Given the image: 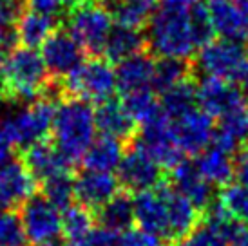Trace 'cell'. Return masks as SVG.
<instances>
[{
    "label": "cell",
    "instance_id": "7c38bea8",
    "mask_svg": "<svg viewBox=\"0 0 248 246\" xmlns=\"http://www.w3.org/2000/svg\"><path fill=\"white\" fill-rule=\"evenodd\" d=\"M196 100H198V107L212 118L225 116L230 110L245 105L239 87H235L228 80L212 78V76H205L201 82H198Z\"/></svg>",
    "mask_w": 248,
    "mask_h": 246
},
{
    "label": "cell",
    "instance_id": "f35d334b",
    "mask_svg": "<svg viewBox=\"0 0 248 246\" xmlns=\"http://www.w3.org/2000/svg\"><path fill=\"white\" fill-rule=\"evenodd\" d=\"M73 246H120V235L118 232H112L105 226H93L85 237L80 243Z\"/></svg>",
    "mask_w": 248,
    "mask_h": 246
},
{
    "label": "cell",
    "instance_id": "b9f144b4",
    "mask_svg": "<svg viewBox=\"0 0 248 246\" xmlns=\"http://www.w3.org/2000/svg\"><path fill=\"white\" fill-rule=\"evenodd\" d=\"M230 246H248V228L243 226L241 230L235 233V237L232 239Z\"/></svg>",
    "mask_w": 248,
    "mask_h": 246
},
{
    "label": "cell",
    "instance_id": "cb8c5ba5",
    "mask_svg": "<svg viewBox=\"0 0 248 246\" xmlns=\"http://www.w3.org/2000/svg\"><path fill=\"white\" fill-rule=\"evenodd\" d=\"M15 31H16V40L20 46L31 49L42 47V44L56 31L55 16L26 7L15 24Z\"/></svg>",
    "mask_w": 248,
    "mask_h": 246
},
{
    "label": "cell",
    "instance_id": "836d02e7",
    "mask_svg": "<svg viewBox=\"0 0 248 246\" xmlns=\"http://www.w3.org/2000/svg\"><path fill=\"white\" fill-rule=\"evenodd\" d=\"M217 201L234 221L248 226V186L241 183L225 184L217 196Z\"/></svg>",
    "mask_w": 248,
    "mask_h": 246
},
{
    "label": "cell",
    "instance_id": "3957f363",
    "mask_svg": "<svg viewBox=\"0 0 248 246\" xmlns=\"http://www.w3.org/2000/svg\"><path fill=\"white\" fill-rule=\"evenodd\" d=\"M94 132L96 120L93 103L75 96H63L58 102L53 122V143L75 163L89 149Z\"/></svg>",
    "mask_w": 248,
    "mask_h": 246
},
{
    "label": "cell",
    "instance_id": "d4e9b609",
    "mask_svg": "<svg viewBox=\"0 0 248 246\" xmlns=\"http://www.w3.org/2000/svg\"><path fill=\"white\" fill-rule=\"evenodd\" d=\"M198 170L210 184L225 186L234 178V159L232 154L219 149L217 145H208L194 159Z\"/></svg>",
    "mask_w": 248,
    "mask_h": 246
},
{
    "label": "cell",
    "instance_id": "d6986e66",
    "mask_svg": "<svg viewBox=\"0 0 248 246\" xmlns=\"http://www.w3.org/2000/svg\"><path fill=\"white\" fill-rule=\"evenodd\" d=\"M170 172V183L174 188L190 199L200 212H205L214 201V190L212 184L200 174L196 163L183 159Z\"/></svg>",
    "mask_w": 248,
    "mask_h": 246
},
{
    "label": "cell",
    "instance_id": "7402d4cb",
    "mask_svg": "<svg viewBox=\"0 0 248 246\" xmlns=\"http://www.w3.org/2000/svg\"><path fill=\"white\" fill-rule=\"evenodd\" d=\"M212 22L214 33L221 38L245 42L248 36V28L235 0H207L205 2Z\"/></svg>",
    "mask_w": 248,
    "mask_h": 246
},
{
    "label": "cell",
    "instance_id": "ab89813d",
    "mask_svg": "<svg viewBox=\"0 0 248 246\" xmlns=\"http://www.w3.org/2000/svg\"><path fill=\"white\" fill-rule=\"evenodd\" d=\"M26 7L38 11V13L58 16L67 11V0H26Z\"/></svg>",
    "mask_w": 248,
    "mask_h": 246
},
{
    "label": "cell",
    "instance_id": "74e56055",
    "mask_svg": "<svg viewBox=\"0 0 248 246\" xmlns=\"http://www.w3.org/2000/svg\"><path fill=\"white\" fill-rule=\"evenodd\" d=\"M120 246H167V239L143 228H127L120 235Z\"/></svg>",
    "mask_w": 248,
    "mask_h": 246
},
{
    "label": "cell",
    "instance_id": "ba28073f",
    "mask_svg": "<svg viewBox=\"0 0 248 246\" xmlns=\"http://www.w3.org/2000/svg\"><path fill=\"white\" fill-rule=\"evenodd\" d=\"M134 139L158 161L161 169L172 170L176 165L183 161V151L174 134L172 120L163 112V109L149 122L141 123V130Z\"/></svg>",
    "mask_w": 248,
    "mask_h": 246
},
{
    "label": "cell",
    "instance_id": "30bf717a",
    "mask_svg": "<svg viewBox=\"0 0 248 246\" xmlns=\"http://www.w3.org/2000/svg\"><path fill=\"white\" fill-rule=\"evenodd\" d=\"M20 219L28 241L51 243L62 235V215L42 194H33L20 206Z\"/></svg>",
    "mask_w": 248,
    "mask_h": 246
},
{
    "label": "cell",
    "instance_id": "f546056e",
    "mask_svg": "<svg viewBox=\"0 0 248 246\" xmlns=\"http://www.w3.org/2000/svg\"><path fill=\"white\" fill-rule=\"evenodd\" d=\"M192 63L185 58L161 56L154 62V76H152V91L163 94L170 87L185 82L192 76Z\"/></svg>",
    "mask_w": 248,
    "mask_h": 246
},
{
    "label": "cell",
    "instance_id": "1f68e13d",
    "mask_svg": "<svg viewBox=\"0 0 248 246\" xmlns=\"http://www.w3.org/2000/svg\"><path fill=\"white\" fill-rule=\"evenodd\" d=\"M93 226H94V215L87 208L80 205H71L67 210H63L62 233L69 246L80 243L93 230Z\"/></svg>",
    "mask_w": 248,
    "mask_h": 246
},
{
    "label": "cell",
    "instance_id": "6da1fadb",
    "mask_svg": "<svg viewBox=\"0 0 248 246\" xmlns=\"http://www.w3.org/2000/svg\"><path fill=\"white\" fill-rule=\"evenodd\" d=\"M46 62L31 47H15L0 65V96L11 103H29L46 96L51 83Z\"/></svg>",
    "mask_w": 248,
    "mask_h": 246
},
{
    "label": "cell",
    "instance_id": "4fadbf2b",
    "mask_svg": "<svg viewBox=\"0 0 248 246\" xmlns=\"http://www.w3.org/2000/svg\"><path fill=\"white\" fill-rule=\"evenodd\" d=\"M172 127L183 154H194V156H198L212 143L214 130H216L212 116H208L200 107L172 120Z\"/></svg>",
    "mask_w": 248,
    "mask_h": 246
},
{
    "label": "cell",
    "instance_id": "9c48e42d",
    "mask_svg": "<svg viewBox=\"0 0 248 246\" xmlns=\"http://www.w3.org/2000/svg\"><path fill=\"white\" fill-rule=\"evenodd\" d=\"M116 170L120 186H124L127 192L151 190L165 183L159 163L136 139H132L131 147L124 151L122 161Z\"/></svg>",
    "mask_w": 248,
    "mask_h": 246
},
{
    "label": "cell",
    "instance_id": "2e32d148",
    "mask_svg": "<svg viewBox=\"0 0 248 246\" xmlns=\"http://www.w3.org/2000/svg\"><path fill=\"white\" fill-rule=\"evenodd\" d=\"M22 163L33 174L36 183H44L46 179L53 178L56 174L71 172V167H73V161L69 157L47 139L24 149L22 151Z\"/></svg>",
    "mask_w": 248,
    "mask_h": 246
},
{
    "label": "cell",
    "instance_id": "e575fe53",
    "mask_svg": "<svg viewBox=\"0 0 248 246\" xmlns=\"http://www.w3.org/2000/svg\"><path fill=\"white\" fill-rule=\"evenodd\" d=\"M124 105L138 123L149 122L158 112H161V105H159L158 98H156L152 89L136 91V92H131V94H125Z\"/></svg>",
    "mask_w": 248,
    "mask_h": 246
},
{
    "label": "cell",
    "instance_id": "52a82bcc",
    "mask_svg": "<svg viewBox=\"0 0 248 246\" xmlns=\"http://www.w3.org/2000/svg\"><path fill=\"white\" fill-rule=\"evenodd\" d=\"M58 102L60 100L51 96H42L35 102L24 103L15 114L2 122L16 149L24 151L31 145L47 139L53 130Z\"/></svg>",
    "mask_w": 248,
    "mask_h": 246
},
{
    "label": "cell",
    "instance_id": "ffe728a7",
    "mask_svg": "<svg viewBox=\"0 0 248 246\" xmlns=\"http://www.w3.org/2000/svg\"><path fill=\"white\" fill-rule=\"evenodd\" d=\"M94 120H96V129L104 136L116 138L120 141H132L136 138L138 122L131 116L124 102L110 98L107 102L100 103L94 110Z\"/></svg>",
    "mask_w": 248,
    "mask_h": 246
},
{
    "label": "cell",
    "instance_id": "ac0fdd59",
    "mask_svg": "<svg viewBox=\"0 0 248 246\" xmlns=\"http://www.w3.org/2000/svg\"><path fill=\"white\" fill-rule=\"evenodd\" d=\"M134 221L147 232L161 235L169 241V217H167L165 198L161 188L136 192L134 198Z\"/></svg>",
    "mask_w": 248,
    "mask_h": 246
},
{
    "label": "cell",
    "instance_id": "277c9868",
    "mask_svg": "<svg viewBox=\"0 0 248 246\" xmlns=\"http://www.w3.org/2000/svg\"><path fill=\"white\" fill-rule=\"evenodd\" d=\"M65 28L85 53L102 56L112 29V16L102 0L73 2L65 11Z\"/></svg>",
    "mask_w": 248,
    "mask_h": 246
},
{
    "label": "cell",
    "instance_id": "9a60e30c",
    "mask_svg": "<svg viewBox=\"0 0 248 246\" xmlns=\"http://www.w3.org/2000/svg\"><path fill=\"white\" fill-rule=\"evenodd\" d=\"M116 192H120V181L112 176V172L85 169L75 178V201L91 212H96Z\"/></svg>",
    "mask_w": 248,
    "mask_h": 246
},
{
    "label": "cell",
    "instance_id": "603a6c76",
    "mask_svg": "<svg viewBox=\"0 0 248 246\" xmlns=\"http://www.w3.org/2000/svg\"><path fill=\"white\" fill-rule=\"evenodd\" d=\"M245 141H248V109L243 105L219 118L214 130L212 145L234 154Z\"/></svg>",
    "mask_w": 248,
    "mask_h": 246
},
{
    "label": "cell",
    "instance_id": "7a4b0ae2",
    "mask_svg": "<svg viewBox=\"0 0 248 246\" xmlns=\"http://www.w3.org/2000/svg\"><path fill=\"white\" fill-rule=\"evenodd\" d=\"M188 7L163 4L159 9H154L145 31L151 55H156L158 58L172 56L185 60H190L196 55L198 44L194 38Z\"/></svg>",
    "mask_w": 248,
    "mask_h": 246
},
{
    "label": "cell",
    "instance_id": "7dc6e473",
    "mask_svg": "<svg viewBox=\"0 0 248 246\" xmlns=\"http://www.w3.org/2000/svg\"><path fill=\"white\" fill-rule=\"evenodd\" d=\"M71 2H82V0H71Z\"/></svg>",
    "mask_w": 248,
    "mask_h": 246
},
{
    "label": "cell",
    "instance_id": "ee69618b",
    "mask_svg": "<svg viewBox=\"0 0 248 246\" xmlns=\"http://www.w3.org/2000/svg\"><path fill=\"white\" fill-rule=\"evenodd\" d=\"M198 0H161V4H167V6H192Z\"/></svg>",
    "mask_w": 248,
    "mask_h": 246
},
{
    "label": "cell",
    "instance_id": "f1b7e54d",
    "mask_svg": "<svg viewBox=\"0 0 248 246\" xmlns=\"http://www.w3.org/2000/svg\"><path fill=\"white\" fill-rule=\"evenodd\" d=\"M105 6L118 26L134 29L145 28L154 13V0H107Z\"/></svg>",
    "mask_w": 248,
    "mask_h": 246
},
{
    "label": "cell",
    "instance_id": "8fae6325",
    "mask_svg": "<svg viewBox=\"0 0 248 246\" xmlns=\"http://www.w3.org/2000/svg\"><path fill=\"white\" fill-rule=\"evenodd\" d=\"M42 58L46 62L51 78L63 80L85 60V51L82 46L63 29H56L47 40L42 44Z\"/></svg>",
    "mask_w": 248,
    "mask_h": 246
},
{
    "label": "cell",
    "instance_id": "4316f807",
    "mask_svg": "<svg viewBox=\"0 0 248 246\" xmlns=\"http://www.w3.org/2000/svg\"><path fill=\"white\" fill-rule=\"evenodd\" d=\"M94 219L100 226H105L112 232H125L134 221V198H131L127 190L116 192L94 212Z\"/></svg>",
    "mask_w": 248,
    "mask_h": 246
},
{
    "label": "cell",
    "instance_id": "44dd1931",
    "mask_svg": "<svg viewBox=\"0 0 248 246\" xmlns=\"http://www.w3.org/2000/svg\"><path fill=\"white\" fill-rule=\"evenodd\" d=\"M154 62L151 53H138L125 58L116 67V87L122 94H131L136 91L152 89Z\"/></svg>",
    "mask_w": 248,
    "mask_h": 246
},
{
    "label": "cell",
    "instance_id": "8d00e7d4",
    "mask_svg": "<svg viewBox=\"0 0 248 246\" xmlns=\"http://www.w3.org/2000/svg\"><path fill=\"white\" fill-rule=\"evenodd\" d=\"M190 11V22H192V31H194V38H196V44H198V49L203 47L205 44L214 38V28L212 22H210V16H208L207 6L201 4V2H196L188 7Z\"/></svg>",
    "mask_w": 248,
    "mask_h": 246
},
{
    "label": "cell",
    "instance_id": "7bdbcfd3",
    "mask_svg": "<svg viewBox=\"0 0 248 246\" xmlns=\"http://www.w3.org/2000/svg\"><path fill=\"white\" fill-rule=\"evenodd\" d=\"M241 94H243V102H245V107L248 109V73L243 76L241 80Z\"/></svg>",
    "mask_w": 248,
    "mask_h": 246
},
{
    "label": "cell",
    "instance_id": "4dcf8cb0",
    "mask_svg": "<svg viewBox=\"0 0 248 246\" xmlns=\"http://www.w3.org/2000/svg\"><path fill=\"white\" fill-rule=\"evenodd\" d=\"M196 85L192 78H188L185 82L178 83L170 87L169 91H165L161 94L159 105L170 120H176L181 114H185L188 110H192L198 107V100H196Z\"/></svg>",
    "mask_w": 248,
    "mask_h": 246
},
{
    "label": "cell",
    "instance_id": "f6af8a7d",
    "mask_svg": "<svg viewBox=\"0 0 248 246\" xmlns=\"http://www.w3.org/2000/svg\"><path fill=\"white\" fill-rule=\"evenodd\" d=\"M235 4L239 7V11L243 15V20H245V24H247L248 28V0H235Z\"/></svg>",
    "mask_w": 248,
    "mask_h": 246
},
{
    "label": "cell",
    "instance_id": "484cf974",
    "mask_svg": "<svg viewBox=\"0 0 248 246\" xmlns=\"http://www.w3.org/2000/svg\"><path fill=\"white\" fill-rule=\"evenodd\" d=\"M147 47V38L141 29L125 28V26H118L110 29L107 42L104 47V58L110 63H120L122 60L129 58L132 55H138Z\"/></svg>",
    "mask_w": 248,
    "mask_h": 246
},
{
    "label": "cell",
    "instance_id": "e0dca14e",
    "mask_svg": "<svg viewBox=\"0 0 248 246\" xmlns=\"http://www.w3.org/2000/svg\"><path fill=\"white\" fill-rule=\"evenodd\" d=\"M161 194L165 198L167 217H169V241L183 239L186 233L192 232L200 225V210L188 198H185L181 192H178L172 184H159Z\"/></svg>",
    "mask_w": 248,
    "mask_h": 246
},
{
    "label": "cell",
    "instance_id": "5b68a950",
    "mask_svg": "<svg viewBox=\"0 0 248 246\" xmlns=\"http://www.w3.org/2000/svg\"><path fill=\"white\" fill-rule=\"evenodd\" d=\"M63 96L82 98L89 103H104L110 100L116 87V69L107 58L93 56L83 60L78 69L60 80Z\"/></svg>",
    "mask_w": 248,
    "mask_h": 246
},
{
    "label": "cell",
    "instance_id": "d590c367",
    "mask_svg": "<svg viewBox=\"0 0 248 246\" xmlns=\"http://www.w3.org/2000/svg\"><path fill=\"white\" fill-rule=\"evenodd\" d=\"M28 235L20 214L13 208H0V246H26Z\"/></svg>",
    "mask_w": 248,
    "mask_h": 246
},
{
    "label": "cell",
    "instance_id": "60d3db41",
    "mask_svg": "<svg viewBox=\"0 0 248 246\" xmlns=\"http://www.w3.org/2000/svg\"><path fill=\"white\" fill-rule=\"evenodd\" d=\"M234 178L237 183L248 186V149L237 151L234 157Z\"/></svg>",
    "mask_w": 248,
    "mask_h": 246
},
{
    "label": "cell",
    "instance_id": "83f0119b",
    "mask_svg": "<svg viewBox=\"0 0 248 246\" xmlns=\"http://www.w3.org/2000/svg\"><path fill=\"white\" fill-rule=\"evenodd\" d=\"M124 156V145L120 139L110 136H98L93 139L89 149L82 156L83 167L89 170L98 172H112L118 169V165Z\"/></svg>",
    "mask_w": 248,
    "mask_h": 246
},
{
    "label": "cell",
    "instance_id": "bcb514c9",
    "mask_svg": "<svg viewBox=\"0 0 248 246\" xmlns=\"http://www.w3.org/2000/svg\"><path fill=\"white\" fill-rule=\"evenodd\" d=\"M33 246H62V243L56 241H51V243H33Z\"/></svg>",
    "mask_w": 248,
    "mask_h": 246
},
{
    "label": "cell",
    "instance_id": "8992f818",
    "mask_svg": "<svg viewBox=\"0 0 248 246\" xmlns=\"http://www.w3.org/2000/svg\"><path fill=\"white\" fill-rule=\"evenodd\" d=\"M192 71L228 82L241 80L248 73V49L241 40H210L196 53Z\"/></svg>",
    "mask_w": 248,
    "mask_h": 246
},
{
    "label": "cell",
    "instance_id": "5bb4252c",
    "mask_svg": "<svg viewBox=\"0 0 248 246\" xmlns=\"http://www.w3.org/2000/svg\"><path fill=\"white\" fill-rule=\"evenodd\" d=\"M33 194H36V179L22 159L11 157L0 163V208L22 206Z\"/></svg>",
    "mask_w": 248,
    "mask_h": 246
},
{
    "label": "cell",
    "instance_id": "d6a6232c",
    "mask_svg": "<svg viewBox=\"0 0 248 246\" xmlns=\"http://www.w3.org/2000/svg\"><path fill=\"white\" fill-rule=\"evenodd\" d=\"M42 196L58 210H67L75 201V178L71 172L56 174L42 183Z\"/></svg>",
    "mask_w": 248,
    "mask_h": 246
}]
</instances>
